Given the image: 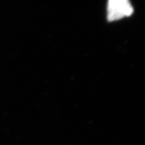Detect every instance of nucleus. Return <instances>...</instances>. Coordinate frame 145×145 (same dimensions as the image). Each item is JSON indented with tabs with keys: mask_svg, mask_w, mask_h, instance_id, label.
I'll return each mask as SVG.
<instances>
[{
	"mask_svg": "<svg viewBox=\"0 0 145 145\" xmlns=\"http://www.w3.org/2000/svg\"><path fill=\"white\" fill-rule=\"evenodd\" d=\"M134 12L133 7L129 0H108V20L115 21L131 16Z\"/></svg>",
	"mask_w": 145,
	"mask_h": 145,
	"instance_id": "f257e3e1",
	"label": "nucleus"
}]
</instances>
